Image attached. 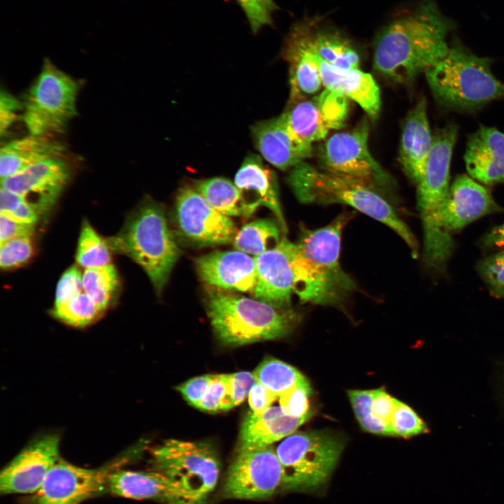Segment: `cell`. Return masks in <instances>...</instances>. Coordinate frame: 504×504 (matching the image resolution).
I'll return each instance as SVG.
<instances>
[{"mask_svg": "<svg viewBox=\"0 0 504 504\" xmlns=\"http://www.w3.org/2000/svg\"><path fill=\"white\" fill-rule=\"evenodd\" d=\"M17 220L35 224L38 219V214L25 200L20 202L14 209L8 213L3 214Z\"/></svg>", "mask_w": 504, "mask_h": 504, "instance_id": "obj_51", "label": "cell"}, {"mask_svg": "<svg viewBox=\"0 0 504 504\" xmlns=\"http://www.w3.org/2000/svg\"><path fill=\"white\" fill-rule=\"evenodd\" d=\"M454 28V22L433 0H424L379 33L374 46V70L393 81L410 83L447 55V37Z\"/></svg>", "mask_w": 504, "mask_h": 504, "instance_id": "obj_1", "label": "cell"}, {"mask_svg": "<svg viewBox=\"0 0 504 504\" xmlns=\"http://www.w3.org/2000/svg\"><path fill=\"white\" fill-rule=\"evenodd\" d=\"M391 436L411 438L429 433L426 422L409 405L396 400V407L390 421Z\"/></svg>", "mask_w": 504, "mask_h": 504, "instance_id": "obj_38", "label": "cell"}, {"mask_svg": "<svg viewBox=\"0 0 504 504\" xmlns=\"http://www.w3.org/2000/svg\"><path fill=\"white\" fill-rule=\"evenodd\" d=\"M347 395L356 419L363 430L373 434L391 436L389 426L372 415L373 390H349Z\"/></svg>", "mask_w": 504, "mask_h": 504, "instance_id": "obj_37", "label": "cell"}, {"mask_svg": "<svg viewBox=\"0 0 504 504\" xmlns=\"http://www.w3.org/2000/svg\"><path fill=\"white\" fill-rule=\"evenodd\" d=\"M433 141L426 113V99L421 98L406 117L402 130L399 159L403 171L416 185L421 180Z\"/></svg>", "mask_w": 504, "mask_h": 504, "instance_id": "obj_25", "label": "cell"}, {"mask_svg": "<svg viewBox=\"0 0 504 504\" xmlns=\"http://www.w3.org/2000/svg\"><path fill=\"white\" fill-rule=\"evenodd\" d=\"M281 232L276 219L256 220L247 223L237 232L233 246L236 250L255 257L274 248L283 237Z\"/></svg>", "mask_w": 504, "mask_h": 504, "instance_id": "obj_32", "label": "cell"}, {"mask_svg": "<svg viewBox=\"0 0 504 504\" xmlns=\"http://www.w3.org/2000/svg\"><path fill=\"white\" fill-rule=\"evenodd\" d=\"M213 374L193 377L177 386V390L192 406L197 408L205 395Z\"/></svg>", "mask_w": 504, "mask_h": 504, "instance_id": "obj_45", "label": "cell"}, {"mask_svg": "<svg viewBox=\"0 0 504 504\" xmlns=\"http://www.w3.org/2000/svg\"><path fill=\"white\" fill-rule=\"evenodd\" d=\"M197 271L207 284L253 294L257 282L255 257L240 251H215L195 260Z\"/></svg>", "mask_w": 504, "mask_h": 504, "instance_id": "obj_20", "label": "cell"}, {"mask_svg": "<svg viewBox=\"0 0 504 504\" xmlns=\"http://www.w3.org/2000/svg\"><path fill=\"white\" fill-rule=\"evenodd\" d=\"M464 160L473 179L484 185L504 183V133L481 125L468 138Z\"/></svg>", "mask_w": 504, "mask_h": 504, "instance_id": "obj_24", "label": "cell"}, {"mask_svg": "<svg viewBox=\"0 0 504 504\" xmlns=\"http://www.w3.org/2000/svg\"><path fill=\"white\" fill-rule=\"evenodd\" d=\"M480 242L482 246L486 248H500L504 249V223L487 232L482 238Z\"/></svg>", "mask_w": 504, "mask_h": 504, "instance_id": "obj_52", "label": "cell"}, {"mask_svg": "<svg viewBox=\"0 0 504 504\" xmlns=\"http://www.w3.org/2000/svg\"><path fill=\"white\" fill-rule=\"evenodd\" d=\"M111 249L103 239L85 220L82 225L76 255L77 263L85 269L111 264Z\"/></svg>", "mask_w": 504, "mask_h": 504, "instance_id": "obj_35", "label": "cell"}, {"mask_svg": "<svg viewBox=\"0 0 504 504\" xmlns=\"http://www.w3.org/2000/svg\"><path fill=\"white\" fill-rule=\"evenodd\" d=\"M175 216L183 236L197 245L226 244L233 241L237 234L229 216L214 209L195 188L190 187L178 191Z\"/></svg>", "mask_w": 504, "mask_h": 504, "instance_id": "obj_15", "label": "cell"}, {"mask_svg": "<svg viewBox=\"0 0 504 504\" xmlns=\"http://www.w3.org/2000/svg\"><path fill=\"white\" fill-rule=\"evenodd\" d=\"M108 491L134 500H152L164 504H189L178 486L161 472L120 468L108 479Z\"/></svg>", "mask_w": 504, "mask_h": 504, "instance_id": "obj_23", "label": "cell"}, {"mask_svg": "<svg viewBox=\"0 0 504 504\" xmlns=\"http://www.w3.org/2000/svg\"><path fill=\"white\" fill-rule=\"evenodd\" d=\"M253 373L255 381L277 398L298 386L309 384L296 368L274 358L263 360Z\"/></svg>", "mask_w": 504, "mask_h": 504, "instance_id": "obj_33", "label": "cell"}, {"mask_svg": "<svg viewBox=\"0 0 504 504\" xmlns=\"http://www.w3.org/2000/svg\"><path fill=\"white\" fill-rule=\"evenodd\" d=\"M195 189L214 209L227 216L248 217L241 194L230 180L214 177L195 182Z\"/></svg>", "mask_w": 504, "mask_h": 504, "instance_id": "obj_31", "label": "cell"}, {"mask_svg": "<svg viewBox=\"0 0 504 504\" xmlns=\"http://www.w3.org/2000/svg\"><path fill=\"white\" fill-rule=\"evenodd\" d=\"M348 101L341 93L326 88L314 97L289 104L282 114L292 134L300 142L312 146L323 139L330 130L344 126Z\"/></svg>", "mask_w": 504, "mask_h": 504, "instance_id": "obj_14", "label": "cell"}, {"mask_svg": "<svg viewBox=\"0 0 504 504\" xmlns=\"http://www.w3.org/2000/svg\"><path fill=\"white\" fill-rule=\"evenodd\" d=\"M396 400L382 388L373 390L372 415L378 421L388 425L389 428L390 421L396 407Z\"/></svg>", "mask_w": 504, "mask_h": 504, "instance_id": "obj_46", "label": "cell"}, {"mask_svg": "<svg viewBox=\"0 0 504 504\" xmlns=\"http://www.w3.org/2000/svg\"><path fill=\"white\" fill-rule=\"evenodd\" d=\"M235 1L244 13L253 34L273 24L272 14L279 8L273 0Z\"/></svg>", "mask_w": 504, "mask_h": 504, "instance_id": "obj_42", "label": "cell"}, {"mask_svg": "<svg viewBox=\"0 0 504 504\" xmlns=\"http://www.w3.org/2000/svg\"><path fill=\"white\" fill-rule=\"evenodd\" d=\"M83 291V274L76 266L69 268L61 276L56 288L55 306Z\"/></svg>", "mask_w": 504, "mask_h": 504, "instance_id": "obj_44", "label": "cell"}, {"mask_svg": "<svg viewBox=\"0 0 504 504\" xmlns=\"http://www.w3.org/2000/svg\"><path fill=\"white\" fill-rule=\"evenodd\" d=\"M489 57L473 54L459 42L425 74L438 103L450 110L471 111L504 97V83L492 74Z\"/></svg>", "mask_w": 504, "mask_h": 504, "instance_id": "obj_6", "label": "cell"}, {"mask_svg": "<svg viewBox=\"0 0 504 504\" xmlns=\"http://www.w3.org/2000/svg\"><path fill=\"white\" fill-rule=\"evenodd\" d=\"M234 184L241 194L248 217L258 206H265L274 214L282 233L287 232L275 173L264 164L258 155L251 154L244 159L235 174Z\"/></svg>", "mask_w": 504, "mask_h": 504, "instance_id": "obj_21", "label": "cell"}, {"mask_svg": "<svg viewBox=\"0 0 504 504\" xmlns=\"http://www.w3.org/2000/svg\"><path fill=\"white\" fill-rule=\"evenodd\" d=\"M155 470L173 481L189 504H206L220 471L218 455L204 442L169 439L151 451Z\"/></svg>", "mask_w": 504, "mask_h": 504, "instance_id": "obj_9", "label": "cell"}, {"mask_svg": "<svg viewBox=\"0 0 504 504\" xmlns=\"http://www.w3.org/2000/svg\"><path fill=\"white\" fill-rule=\"evenodd\" d=\"M111 251L139 265L157 293L166 285L180 255L162 206L145 199L126 218L122 227L106 239Z\"/></svg>", "mask_w": 504, "mask_h": 504, "instance_id": "obj_5", "label": "cell"}, {"mask_svg": "<svg viewBox=\"0 0 504 504\" xmlns=\"http://www.w3.org/2000/svg\"><path fill=\"white\" fill-rule=\"evenodd\" d=\"M292 31L310 51L326 62L341 69H359L358 54L340 34L323 31L308 34L302 25H296Z\"/></svg>", "mask_w": 504, "mask_h": 504, "instance_id": "obj_30", "label": "cell"}, {"mask_svg": "<svg viewBox=\"0 0 504 504\" xmlns=\"http://www.w3.org/2000/svg\"><path fill=\"white\" fill-rule=\"evenodd\" d=\"M119 286L116 269L111 263L85 269L83 274V291L102 312L111 303Z\"/></svg>", "mask_w": 504, "mask_h": 504, "instance_id": "obj_34", "label": "cell"}, {"mask_svg": "<svg viewBox=\"0 0 504 504\" xmlns=\"http://www.w3.org/2000/svg\"><path fill=\"white\" fill-rule=\"evenodd\" d=\"M312 389L309 384L298 386L279 398L282 412L294 417H310L309 397Z\"/></svg>", "mask_w": 504, "mask_h": 504, "instance_id": "obj_43", "label": "cell"}, {"mask_svg": "<svg viewBox=\"0 0 504 504\" xmlns=\"http://www.w3.org/2000/svg\"><path fill=\"white\" fill-rule=\"evenodd\" d=\"M223 486L225 498L241 500L269 498L281 486L282 470L272 446L238 451Z\"/></svg>", "mask_w": 504, "mask_h": 504, "instance_id": "obj_13", "label": "cell"}, {"mask_svg": "<svg viewBox=\"0 0 504 504\" xmlns=\"http://www.w3.org/2000/svg\"><path fill=\"white\" fill-rule=\"evenodd\" d=\"M283 55L289 63V104L316 95L323 87L317 57L292 30L285 41Z\"/></svg>", "mask_w": 504, "mask_h": 504, "instance_id": "obj_29", "label": "cell"}, {"mask_svg": "<svg viewBox=\"0 0 504 504\" xmlns=\"http://www.w3.org/2000/svg\"><path fill=\"white\" fill-rule=\"evenodd\" d=\"M79 85L45 59L23 102L22 120L31 134L62 133L76 115Z\"/></svg>", "mask_w": 504, "mask_h": 504, "instance_id": "obj_10", "label": "cell"}, {"mask_svg": "<svg viewBox=\"0 0 504 504\" xmlns=\"http://www.w3.org/2000/svg\"><path fill=\"white\" fill-rule=\"evenodd\" d=\"M64 146L53 136L29 134L6 144L0 150V175L13 176L38 162L61 158Z\"/></svg>", "mask_w": 504, "mask_h": 504, "instance_id": "obj_28", "label": "cell"}, {"mask_svg": "<svg viewBox=\"0 0 504 504\" xmlns=\"http://www.w3.org/2000/svg\"><path fill=\"white\" fill-rule=\"evenodd\" d=\"M34 231V225L13 219L5 214L0 216V241L24 236H31Z\"/></svg>", "mask_w": 504, "mask_h": 504, "instance_id": "obj_48", "label": "cell"}, {"mask_svg": "<svg viewBox=\"0 0 504 504\" xmlns=\"http://www.w3.org/2000/svg\"><path fill=\"white\" fill-rule=\"evenodd\" d=\"M277 397L262 384L255 381L248 396L251 412L260 414L272 406Z\"/></svg>", "mask_w": 504, "mask_h": 504, "instance_id": "obj_50", "label": "cell"}, {"mask_svg": "<svg viewBox=\"0 0 504 504\" xmlns=\"http://www.w3.org/2000/svg\"><path fill=\"white\" fill-rule=\"evenodd\" d=\"M60 458L59 438L48 434L35 439L1 470L2 494H33Z\"/></svg>", "mask_w": 504, "mask_h": 504, "instance_id": "obj_17", "label": "cell"}, {"mask_svg": "<svg viewBox=\"0 0 504 504\" xmlns=\"http://www.w3.org/2000/svg\"><path fill=\"white\" fill-rule=\"evenodd\" d=\"M255 260L257 282L253 298L276 307H290L299 284L296 244L283 236L274 248Z\"/></svg>", "mask_w": 504, "mask_h": 504, "instance_id": "obj_16", "label": "cell"}, {"mask_svg": "<svg viewBox=\"0 0 504 504\" xmlns=\"http://www.w3.org/2000/svg\"><path fill=\"white\" fill-rule=\"evenodd\" d=\"M316 57L323 87L356 102L370 118H376L380 110V90L372 75L359 69L338 68Z\"/></svg>", "mask_w": 504, "mask_h": 504, "instance_id": "obj_26", "label": "cell"}, {"mask_svg": "<svg viewBox=\"0 0 504 504\" xmlns=\"http://www.w3.org/2000/svg\"><path fill=\"white\" fill-rule=\"evenodd\" d=\"M251 132L263 158L281 170L292 169L312 154V146L300 142L292 134L283 114L255 123Z\"/></svg>", "mask_w": 504, "mask_h": 504, "instance_id": "obj_22", "label": "cell"}, {"mask_svg": "<svg viewBox=\"0 0 504 504\" xmlns=\"http://www.w3.org/2000/svg\"><path fill=\"white\" fill-rule=\"evenodd\" d=\"M207 316L220 342L241 346L283 337L299 323L300 315L291 308L223 291H210L205 300Z\"/></svg>", "mask_w": 504, "mask_h": 504, "instance_id": "obj_4", "label": "cell"}, {"mask_svg": "<svg viewBox=\"0 0 504 504\" xmlns=\"http://www.w3.org/2000/svg\"><path fill=\"white\" fill-rule=\"evenodd\" d=\"M232 408L230 374H213L208 389L197 409L208 412Z\"/></svg>", "mask_w": 504, "mask_h": 504, "instance_id": "obj_39", "label": "cell"}, {"mask_svg": "<svg viewBox=\"0 0 504 504\" xmlns=\"http://www.w3.org/2000/svg\"><path fill=\"white\" fill-rule=\"evenodd\" d=\"M31 236L20 237L1 242L0 266L3 270L15 268L26 263L33 255Z\"/></svg>", "mask_w": 504, "mask_h": 504, "instance_id": "obj_41", "label": "cell"}, {"mask_svg": "<svg viewBox=\"0 0 504 504\" xmlns=\"http://www.w3.org/2000/svg\"><path fill=\"white\" fill-rule=\"evenodd\" d=\"M141 448L130 449L96 468L79 467L60 458L38 491L24 499L23 504H80L101 495L108 491L111 475L135 459Z\"/></svg>", "mask_w": 504, "mask_h": 504, "instance_id": "obj_11", "label": "cell"}, {"mask_svg": "<svg viewBox=\"0 0 504 504\" xmlns=\"http://www.w3.org/2000/svg\"><path fill=\"white\" fill-rule=\"evenodd\" d=\"M102 313L97 306L82 291L65 302L54 306L53 315L62 322L76 327L93 322Z\"/></svg>", "mask_w": 504, "mask_h": 504, "instance_id": "obj_36", "label": "cell"}, {"mask_svg": "<svg viewBox=\"0 0 504 504\" xmlns=\"http://www.w3.org/2000/svg\"><path fill=\"white\" fill-rule=\"evenodd\" d=\"M68 165L61 158L34 164L1 179V187L22 196L38 214L56 203L69 180Z\"/></svg>", "mask_w": 504, "mask_h": 504, "instance_id": "obj_18", "label": "cell"}, {"mask_svg": "<svg viewBox=\"0 0 504 504\" xmlns=\"http://www.w3.org/2000/svg\"><path fill=\"white\" fill-rule=\"evenodd\" d=\"M352 212H343L318 229L301 227L297 246L299 284L302 302L337 305L357 290V284L340 262L341 239Z\"/></svg>", "mask_w": 504, "mask_h": 504, "instance_id": "obj_2", "label": "cell"}, {"mask_svg": "<svg viewBox=\"0 0 504 504\" xmlns=\"http://www.w3.org/2000/svg\"><path fill=\"white\" fill-rule=\"evenodd\" d=\"M503 211L489 189L468 175H458L449 188L442 214L443 227L451 234L482 216Z\"/></svg>", "mask_w": 504, "mask_h": 504, "instance_id": "obj_19", "label": "cell"}, {"mask_svg": "<svg viewBox=\"0 0 504 504\" xmlns=\"http://www.w3.org/2000/svg\"><path fill=\"white\" fill-rule=\"evenodd\" d=\"M309 417H294L285 414L280 407L271 406L260 414H247L239 436L238 451L272 446L295 431Z\"/></svg>", "mask_w": 504, "mask_h": 504, "instance_id": "obj_27", "label": "cell"}, {"mask_svg": "<svg viewBox=\"0 0 504 504\" xmlns=\"http://www.w3.org/2000/svg\"><path fill=\"white\" fill-rule=\"evenodd\" d=\"M232 408L242 403L248 397L255 379L253 373L239 372L230 374Z\"/></svg>", "mask_w": 504, "mask_h": 504, "instance_id": "obj_47", "label": "cell"}, {"mask_svg": "<svg viewBox=\"0 0 504 504\" xmlns=\"http://www.w3.org/2000/svg\"><path fill=\"white\" fill-rule=\"evenodd\" d=\"M343 447L342 439L330 431L298 432L285 438L275 449L281 465V487L302 491L322 486Z\"/></svg>", "mask_w": 504, "mask_h": 504, "instance_id": "obj_8", "label": "cell"}, {"mask_svg": "<svg viewBox=\"0 0 504 504\" xmlns=\"http://www.w3.org/2000/svg\"><path fill=\"white\" fill-rule=\"evenodd\" d=\"M22 104L12 94L1 90L0 94V131L1 134L10 127L16 120L17 112Z\"/></svg>", "mask_w": 504, "mask_h": 504, "instance_id": "obj_49", "label": "cell"}, {"mask_svg": "<svg viewBox=\"0 0 504 504\" xmlns=\"http://www.w3.org/2000/svg\"><path fill=\"white\" fill-rule=\"evenodd\" d=\"M477 268L491 295L504 298V249L482 259Z\"/></svg>", "mask_w": 504, "mask_h": 504, "instance_id": "obj_40", "label": "cell"}, {"mask_svg": "<svg viewBox=\"0 0 504 504\" xmlns=\"http://www.w3.org/2000/svg\"><path fill=\"white\" fill-rule=\"evenodd\" d=\"M287 182L296 198L303 204H346L382 223L406 243L413 257L417 256L419 246L414 235L377 190L304 161L291 169Z\"/></svg>", "mask_w": 504, "mask_h": 504, "instance_id": "obj_3", "label": "cell"}, {"mask_svg": "<svg viewBox=\"0 0 504 504\" xmlns=\"http://www.w3.org/2000/svg\"><path fill=\"white\" fill-rule=\"evenodd\" d=\"M369 123L363 120L352 130L334 134L318 149L321 169L360 181L379 192L393 185L390 175L371 155Z\"/></svg>", "mask_w": 504, "mask_h": 504, "instance_id": "obj_12", "label": "cell"}, {"mask_svg": "<svg viewBox=\"0 0 504 504\" xmlns=\"http://www.w3.org/2000/svg\"><path fill=\"white\" fill-rule=\"evenodd\" d=\"M457 133L454 123L435 131L423 177L416 185L424 255L431 260L445 258L454 248L451 234L443 227L442 214L449 190L450 163Z\"/></svg>", "mask_w": 504, "mask_h": 504, "instance_id": "obj_7", "label": "cell"}]
</instances>
